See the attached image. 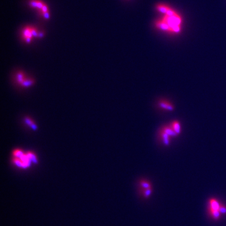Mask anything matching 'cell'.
Segmentation results:
<instances>
[{
    "mask_svg": "<svg viewBox=\"0 0 226 226\" xmlns=\"http://www.w3.org/2000/svg\"><path fill=\"white\" fill-rule=\"evenodd\" d=\"M23 35H24V37L25 39V40L27 42L30 41V39H32V37L33 36L32 28H26L23 32Z\"/></svg>",
    "mask_w": 226,
    "mask_h": 226,
    "instance_id": "52a82bcc",
    "label": "cell"
},
{
    "mask_svg": "<svg viewBox=\"0 0 226 226\" xmlns=\"http://www.w3.org/2000/svg\"><path fill=\"white\" fill-rule=\"evenodd\" d=\"M178 136L169 124L163 126L158 131V139L165 146H169L172 139Z\"/></svg>",
    "mask_w": 226,
    "mask_h": 226,
    "instance_id": "7a4b0ae2",
    "label": "cell"
},
{
    "mask_svg": "<svg viewBox=\"0 0 226 226\" xmlns=\"http://www.w3.org/2000/svg\"><path fill=\"white\" fill-rule=\"evenodd\" d=\"M210 212L212 215V217H214V218H215V219H218L220 217V212H219V210L210 209Z\"/></svg>",
    "mask_w": 226,
    "mask_h": 226,
    "instance_id": "7c38bea8",
    "label": "cell"
},
{
    "mask_svg": "<svg viewBox=\"0 0 226 226\" xmlns=\"http://www.w3.org/2000/svg\"><path fill=\"white\" fill-rule=\"evenodd\" d=\"M140 185L141 187H142V188H144V190L148 189V188H151V187L150 184L149 183V182H148L142 180V181H140Z\"/></svg>",
    "mask_w": 226,
    "mask_h": 226,
    "instance_id": "30bf717a",
    "label": "cell"
},
{
    "mask_svg": "<svg viewBox=\"0 0 226 226\" xmlns=\"http://www.w3.org/2000/svg\"><path fill=\"white\" fill-rule=\"evenodd\" d=\"M151 193H152L151 187L148 188V189H146V190H144V196L146 198H148L149 197H150V196Z\"/></svg>",
    "mask_w": 226,
    "mask_h": 226,
    "instance_id": "4fadbf2b",
    "label": "cell"
},
{
    "mask_svg": "<svg viewBox=\"0 0 226 226\" xmlns=\"http://www.w3.org/2000/svg\"><path fill=\"white\" fill-rule=\"evenodd\" d=\"M219 212L223 214H226V207L223 205H220L219 209Z\"/></svg>",
    "mask_w": 226,
    "mask_h": 226,
    "instance_id": "5bb4252c",
    "label": "cell"
},
{
    "mask_svg": "<svg viewBox=\"0 0 226 226\" xmlns=\"http://www.w3.org/2000/svg\"><path fill=\"white\" fill-rule=\"evenodd\" d=\"M25 121L26 122V123H27V125L30 126L31 128H32V129H34V130L36 129L37 127L35 125V123H34V122L33 121L32 119L28 118V117H26L25 119Z\"/></svg>",
    "mask_w": 226,
    "mask_h": 226,
    "instance_id": "9c48e42d",
    "label": "cell"
},
{
    "mask_svg": "<svg viewBox=\"0 0 226 226\" xmlns=\"http://www.w3.org/2000/svg\"><path fill=\"white\" fill-rule=\"evenodd\" d=\"M172 129L178 136H179L182 133V125L180 121L174 120L169 123Z\"/></svg>",
    "mask_w": 226,
    "mask_h": 226,
    "instance_id": "5b68a950",
    "label": "cell"
},
{
    "mask_svg": "<svg viewBox=\"0 0 226 226\" xmlns=\"http://www.w3.org/2000/svg\"><path fill=\"white\" fill-rule=\"evenodd\" d=\"M209 204H210V207H209L210 209L219 210L220 205L216 199H211L209 201Z\"/></svg>",
    "mask_w": 226,
    "mask_h": 226,
    "instance_id": "ba28073f",
    "label": "cell"
},
{
    "mask_svg": "<svg viewBox=\"0 0 226 226\" xmlns=\"http://www.w3.org/2000/svg\"><path fill=\"white\" fill-rule=\"evenodd\" d=\"M13 162L15 165L23 168L30 167V161H36V156L32 152H23L21 149H15L13 151Z\"/></svg>",
    "mask_w": 226,
    "mask_h": 226,
    "instance_id": "6da1fadb",
    "label": "cell"
},
{
    "mask_svg": "<svg viewBox=\"0 0 226 226\" xmlns=\"http://www.w3.org/2000/svg\"><path fill=\"white\" fill-rule=\"evenodd\" d=\"M158 108L165 112H172L175 110V106L171 100L165 98H161L157 102Z\"/></svg>",
    "mask_w": 226,
    "mask_h": 226,
    "instance_id": "3957f363",
    "label": "cell"
},
{
    "mask_svg": "<svg viewBox=\"0 0 226 226\" xmlns=\"http://www.w3.org/2000/svg\"><path fill=\"white\" fill-rule=\"evenodd\" d=\"M30 5H32V6L34 7H37L39 9H42L44 5L41 2H39V1H32V2L30 3Z\"/></svg>",
    "mask_w": 226,
    "mask_h": 226,
    "instance_id": "8fae6325",
    "label": "cell"
},
{
    "mask_svg": "<svg viewBox=\"0 0 226 226\" xmlns=\"http://www.w3.org/2000/svg\"><path fill=\"white\" fill-rule=\"evenodd\" d=\"M16 80L18 84L21 85L22 87H26L31 86L34 83V80L26 78L25 74L22 72L17 74Z\"/></svg>",
    "mask_w": 226,
    "mask_h": 226,
    "instance_id": "277c9868",
    "label": "cell"
},
{
    "mask_svg": "<svg viewBox=\"0 0 226 226\" xmlns=\"http://www.w3.org/2000/svg\"><path fill=\"white\" fill-rule=\"evenodd\" d=\"M155 9L157 11L162 14H164V15H167L169 13L170 10L171 9V8L169 7V6H168L167 5L162 4H159L155 6Z\"/></svg>",
    "mask_w": 226,
    "mask_h": 226,
    "instance_id": "8992f818",
    "label": "cell"
}]
</instances>
